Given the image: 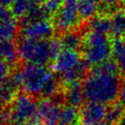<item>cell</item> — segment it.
Returning a JSON list of instances; mask_svg holds the SVG:
<instances>
[{
	"label": "cell",
	"mask_w": 125,
	"mask_h": 125,
	"mask_svg": "<svg viewBox=\"0 0 125 125\" xmlns=\"http://www.w3.org/2000/svg\"><path fill=\"white\" fill-rule=\"evenodd\" d=\"M16 18L12 14L9 8L2 7L1 9V27H0V35L1 40H14L17 33H19L18 22Z\"/></svg>",
	"instance_id": "cell-12"
},
{
	"label": "cell",
	"mask_w": 125,
	"mask_h": 125,
	"mask_svg": "<svg viewBox=\"0 0 125 125\" xmlns=\"http://www.w3.org/2000/svg\"><path fill=\"white\" fill-rule=\"evenodd\" d=\"M45 1L46 0H30L31 4H34V5H42Z\"/></svg>",
	"instance_id": "cell-27"
},
{
	"label": "cell",
	"mask_w": 125,
	"mask_h": 125,
	"mask_svg": "<svg viewBox=\"0 0 125 125\" xmlns=\"http://www.w3.org/2000/svg\"><path fill=\"white\" fill-rule=\"evenodd\" d=\"M57 97L42 99L39 101L38 116L42 125H59L61 111L64 103L63 100H59Z\"/></svg>",
	"instance_id": "cell-7"
},
{
	"label": "cell",
	"mask_w": 125,
	"mask_h": 125,
	"mask_svg": "<svg viewBox=\"0 0 125 125\" xmlns=\"http://www.w3.org/2000/svg\"><path fill=\"white\" fill-rule=\"evenodd\" d=\"M122 0H99L100 4L104 5L106 9H108L110 10L111 9L116 7L117 5H119L121 4Z\"/></svg>",
	"instance_id": "cell-23"
},
{
	"label": "cell",
	"mask_w": 125,
	"mask_h": 125,
	"mask_svg": "<svg viewBox=\"0 0 125 125\" xmlns=\"http://www.w3.org/2000/svg\"><path fill=\"white\" fill-rule=\"evenodd\" d=\"M50 18L51 16L45 12V10L42 7V5L32 4L28 13L21 19L20 25H21V27H23L28 24H30V23L35 22V21H49Z\"/></svg>",
	"instance_id": "cell-17"
},
{
	"label": "cell",
	"mask_w": 125,
	"mask_h": 125,
	"mask_svg": "<svg viewBox=\"0 0 125 125\" xmlns=\"http://www.w3.org/2000/svg\"><path fill=\"white\" fill-rule=\"evenodd\" d=\"M20 34L21 38L32 40H50L55 33L53 23L50 21H40L21 27Z\"/></svg>",
	"instance_id": "cell-9"
},
{
	"label": "cell",
	"mask_w": 125,
	"mask_h": 125,
	"mask_svg": "<svg viewBox=\"0 0 125 125\" xmlns=\"http://www.w3.org/2000/svg\"><path fill=\"white\" fill-rule=\"evenodd\" d=\"M1 57L2 61L14 69H16L21 57L18 51L17 43L14 40H4L1 42Z\"/></svg>",
	"instance_id": "cell-13"
},
{
	"label": "cell",
	"mask_w": 125,
	"mask_h": 125,
	"mask_svg": "<svg viewBox=\"0 0 125 125\" xmlns=\"http://www.w3.org/2000/svg\"><path fill=\"white\" fill-rule=\"evenodd\" d=\"M59 125H81L80 111L78 108L63 104L61 111Z\"/></svg>",
	"instance_id": "cell-19"
},
{
	"label": "cell",
	"mask_w": 125,
	"mask_h": 125,
	"mask_svg": "<svg viewBox=\"0 0 125 125\" xmlns=\"http://www.w3.org/2000/svg\"><path fill=\"white\" fill-rule=\"evenodd\" d=\"M88 31L95 32L101 34L109 35L111 33V20L106 15L96 16L89 20Z\"/></svg>",
	"instance_id": "cell-15"
},
{
	"label": "cell",
	"mask_w": 125,
	"mask_h": 125,
	"mask_svg": "<svg viewBox=\"0 0 125 125\" xmlns=\"http://www.w3.org/2000/svg\"><path fill=\"white\" fill-rule=\"evenodd\" d=\"M81 53L90 66L102 63L112 56V40L109 35L88 31L84 35Z\"/></svg>",
	"instance_id": "cell-5"
},
{
	"label": "cell",
	"mask_w": 125,
	"mask_h": 125,
	"mask_svg": "<svg viewBox=\"0 0 125 125\" xmlns=\"http://www.w3.org/2000/svg\"><path fill=\"white\" fill-rule=\"evenodd\" d=\"M111 34L114 38H121L125 31V11H116L111 17Z\"/></svg>",
	"instance_id": "cell-20"
},
{
	"label": "cell",
	"mask_w": 125,
	"mask_h": 125,
	"mask_svg": "<svg viewBox=\"0 0 125 125\" xmlns=\"http://www.w3.org/2000/svg\"><path fill=\"white\" fill-rule=\"evenodd\" d=\"M121 4L123 5V11H125V0H122V1H121Z\"/></svg>",
	"instance_id": "cell-29"
},
{
	"label": "cell",
	"mask_w": 125,
	"mask_h": 125,
	"mask_svg": "<svg viewBox=\"0 0 125 125\" xmlns=\"http://www.w3.org/2000/svg\"><path fill=\"white\" fill-rule=\"evenodd\" d=\"M78 0H63L61 8L55 14L53 26L55 30L62 33L74 30L81 24L82 18L78 10Z\"/></svg>",
	"instance_id": "cell-6"
},
{
	"label": "cell",
	"mask_w": 125,
	"mask_h": 125,
	"mask_svg": "<svg viewBox=\"0 0 125 125\" xmlns=\"http://www.w3.org/2000/svg\"><path fill=\"white\" fill-rule=\"evenodd\" d=\"M62 3H63V0H46L42 4V7L45 10V12L52 17L55 16L56 13L58 11Z\"/></svg>",
	"instance_id": "cell-22"
},
{
	"label": "cell",
	"mask_w": 125,
	"mask_h": 125,
	"mask_svg": "<svg viewBox=\"0 0 125 125\" xmlns=\"http://www.w3.org/2000/svg\"><path fill=\"white\" fill-rule=\"evenodd\" d=\"M119 100L125 105V84H123L119 94Z\"/></svg>",
	"instance_id": "cell-24"
},
{
	"label": "cell",
	"mask_w": 125,
	"mask_h": 125,
	"mask_svg": "<svg viewBox=\"0 0 125 125\" xmlns=\"http://www.w3.org/2000/svg\"><path fill=\"white\" fill-rule=\"evenodd\" d=\"M62 99L65 104L81 109L86 100L83 83L82 82H75L62 85Z\"/></svg>",
	"instance_id": "cell-11"
},
{
	"label": "cell",
	"mask_w": 125,
	"mask_h": 125,
	"mask_svg": "<svg viewBox=\"0 0 125 125\" xmlns=\"http://www.w3.org/2000/svg\"><path fill=\"white\" fill-rule=\"evenodd\" d=\"M31 6L30 0H13L9 9L16 19L21 20L28 13Z\"/></svg>",
	"instance_id": "cell-21"
},
{
	"label": "cell",
	"mask_w": 125,
	"mask_h": 125,
	"mask_svg": "<svg viewBox=\"0 0 125 125\" xmlns=\"http://www.w3.org/2000/svg\"><path fill=\"white\" fill-rule=\"evenodd\" d=\"M116 125H125V110H124V111H123L122 116L120 117L119 121L117 122V123H116Z\"/></svg>",
	"instance_id": "cell-26"
},
{
	"label": "cell",
	"mask_w": 125,
	"mask_h": 125,
	"mask_svg": "<svg viewBox=\"0 0 125 125\" xmlns=\"http://www.w3.org/2000/svg\"><path fill=\"white\" fill-rule=\"evenodd\" d=\"M13 0H1V3H2V7H6L9 8L10 6L11 3H12Z\"/></svg>",
	"instance_id": "cell-25"
},
{
	"label": "cell",
	"mask_w": 125,
	"mask_h": 125,
	"mask_svg": "<svg viewBox=\"0 0 125 125\" xmlns=\"http://www.w3.org/2000/svg\"><path fill=\"white\" fill-rule=\"evenodd\" d=\"M15 71L22 92L36 98L41 97L45 88L57 77L52 70L47 66L33 63L20 65Z\"/></svg>",
	"instance_id": "cell-3"
},
{
	"label": "cell",
	"mask_w": 125,
	"mask_h": 125,
	"mask_svg": "<svg viewBox=\"0 0 125 125\" xmlns=\"http://www.w3.org/2000/svg\"><path fill=\"white\" fill-rule=\"evenodd\" d=\"M112 57L122 74L125 75V40L122 38L112 40Z\"/></svg>",
	"instance_id": "cell-18"
},
{
	"label": "cell",
	"mask_w": 125,
	"mask_h": 125,
	"mask_svg": "<svg viewBox=\"0 0 125 125\" xmlns=\"http://www.w3.org/2000/svg\"><path fill=\"white\" fill-rule=\"evenodd\" d=\"M28 125H42L41 122H40V118H39V116L36 118V119H34L33 121H32L30 123H28Z\"/></svg>",
	"instance_id": "cell-28"
},
{
	"label": "cell",
	"mask_w": 125,
	"mask_h": 125,
	"mask_svg": "<svg viewBox=\"0 0 125 125\" xmlns=\"http://www.w3.org/2000/svg\"><path fill=\"white\" fill-rule=\"evenodd\" d=\"M82 60L83 57L81 52L63 49L52 64V70L55 74L61 75L75 68Z\"/></svg>",
	"instance_id": "cell-10"
},
{
	"label": "cell",
	"mask_w": 125,
	"mask_h": 125,
	"mask_svg": "<svg viewBox=\"0 0 125 125\" xmlns=\"http://www.w3.org/2000/svg\"><path fill=\"white\" fill-rule=\"evenodd\" d=\"M121 74L113 58L93 66L82 82L86 100L106 105L119 100L123 85Z\"/></svg>",
	"instance_id": "cell-1"
},
{
	"label": "cell",
	"mask_w": 125,
	"mask_h": 125,
	"mask_svg": "<svg viewBox=\"0 0 125 125\" xmlns=\"http://www.w3.org/2000/svg\"><path fill=\"white\" fill-rule=\"evenodd\" d=\"M2 109V125H28L38 116L39 101L36 97L21 91Z\"/></svg>",
	"instance_id": "cell-4"
},
{
	"label": "cell",
	"mask_w": 125,
	"mask_h": 125,
	"mask_svg": "<svg viewBox=\"0 0 125 125\" xmlns=\"http://www.w3.org/2000/svg\"><path fill=\"white\" fill-rule=\"evenodd\" d=\"M84 35L77 30H70L61 33L59 41L62 45V49L79 52L82 50L83 45Z\"/></svg>",
	"instance_id": "cell-14"
},
{
	"label": "cell",
	"mask_w": 125,
	"mask_h": 125,
	"mask_svg": "<svg viewBox=\"0 0 125 125\" xmlns=\"http://www.w3.org/2000/svg\"><path fill=\"white\" fill-rule=\"evenodd\" d=\"M108 105L97 102H87L80 109L81 125H99L105 120Z\"/></svg>",
	"instance_id": "cell-8"
},
{
	"label": "cell",
	"mask_w": 125,
	"mask_h": 125,
	"mask_svg": "<svg viewBox=\"0 0 125 125\" xmlns=\"http://www.w3.org/2000/svg\"><path fill=\"white\" fill-rule=\"evenodd\" d=\"M123 84H125V75H124V76L123 77Z\"/></svg>",
	"instance_id": "cell-30"
},
{
	"label": "cell",
	"mask_w": 125,
	"mask_h": 125,
	"mask_svg": "<svg viewBox=\"0 0 125 125\" xmlns=\"http://www.w3.org/2000/svg\"><path fill=\"white\" fill-rule=\"evenodd\" d=\"M21 59L27 63L47 66L52 64L63 49L59 39L32 40L21 38L17 42Z\"/></svg>",
	"instance_id": "cell-2"
},
{
	"label": "cell",
	"mask_w": 125,
	"mask_h": 125,
	"mask_svg": "<svg viewBox=\"0 0 125 125\" xmlns=\"http://www.w3.org/2000/svg\"><path fill=\"white\" fill-rule=\"evenodd\" d=\"M123 40H125V31H124V33H123Z\"/></svg>",
	"instance_id": "cell-31"
},
{
	"label": "cell",
	"mask_w": 125,
	"mask_h": 125,
	"mask_svg": "<svg viewBox=\"0 0 125 125\" xmlns=\"http://www.w3.org/2000/svg\"><path fill=\"white\" fill-rule=\"evenodd\" d=\"M78 10L82 20H91L100 10L99 0H78Z\"/></svg>",
	"instance_id": "cell-16"
}]
</instances>
